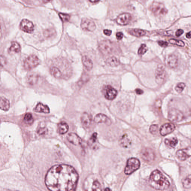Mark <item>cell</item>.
<instances>
[{"label": "cell", "mask_w": 191, "mask_h": 191, "mask_svg": "<svg viewBox=\"0 0 191 191\" xmlns=\"http://www.w3.org/2000/svg\"><path fill=\"white\" fill-rule=\"evenodd\" d=\"M175 126L172 123H166L162 125L160 129V133L163 136L170 134L175 130Z\"/></svg>", "instance_id": "15"}, {"label": "cell", "mask_w": 191, "mask_h": 191, "mask_svg": "<svg viewBox=\"0 0 191 191\" xmlns=\"http://www.w3.org/2000/svg\"><path fill=\"white\" fill-rule=\"evenodd\" d=\"M47 131V129L44 127H40L38 128L37 130V133L39 134L42 135L45 134Z\"/></svg>", "instance_id": "41"}, {"label": "cell", "mask_w": 191, "mask_h": 191, "mask_svg": "<svg viewBox=\"0 0 191 191\" xmlns=\"http://www.w3.org/2000/svg\"><path fill=\"white\" fill-rule=\"evenodd\" d=\"M0 107L2 110L8 111L10 108V101L6 98L2 97L0 101Z\"/></svg>", "instance_id": "26"}, {"label": "cell", "mask_w": 191, "mask_h": 191, "mask_svg": "<svg viewBox=\"0 0 191 191\" xmlns=\"http://www.w3.org/2000/svg\"><path fill=\"white\" fill-rule=\"evenodd\" d=\"M94 121L96 123H104L108 125H111L112 123L108 116L102 113L97 115L94 118Z\"/></svg>", "instance_id": "16"}, {"label": "cell", "mask_w": 191, "mask_h": 191, "mask_svg": "<svg viewBox=\"0 0 191 191\" xmlns=\"http://www.w3.org/2000/svg\"><path fill=\"white\" fill-rule=\"evenodd\" d=\"M184 31L183 30L180 29L176 31V36L179 37L181 36L183 33Z\"/></svg>", "instance_id": "44"}, {"label": "cell", "mask_w": 191, "mask_h": 191, "mask_svg": "<svg viewBox=\"0 0 191 191\" xmlns=\"http://www.w3.org/2000/svg\"><path fill=\"white\" fill-rule=\"evenodd\" d=\"M67 138L69 142L75 145H80L82 142L80 137L74 133H69L67 136Z\"/></svg>", "instance_id": "17"}, {"label": "cell", "mask_w": 191, "mask_h": 191, "mask_svg": "<svg viewBox=\"0 0 191 191\" xmlns=\"http://www.w3.org/2000/svg\"><path fill=\"white\" fill-rule=\"evenodd\" d=\"M140 165V161L137 158H131L128 159L124 170L125 174H131L139 169Z\"/></svg>", "instance_id": "3"}, {"label": "cell", "mask_w": 191, "mask_h": 191, "mask_svg": "<svg viewBox=\"0 0 191 191\" xmlns=\"http://www.w3.org/2000/svg\"><path fill=\"white\" fill-rule=\"evenodd\" d=\"M105 190H106V191H107V190H110L109 189H108H108H105Z\"/></svg>", "instance_id": "50"}, {"label": "cell", "mask_w": 191, "mask_h": 191, "mask_svg": "<svg viewBox=\"0 0 191 191\" xmlns=\"http://www.w3.org/2000/svg\"><path fill=\"white\" fill-rule=\"evenodd\" d=\"M167 62L169 67L171 69H175L178 65V59L175 55H171L168 56Z\"/></svg>", "instance_id": "18"}, {"label": "cell", "mask_w": 191, "mask_h": 191, "mask_svg": "<svg viewBox=\"0 0 191 191\" xmlns=\"http://www.w3.org/2000/svg\"><path fill=\"white\" fill-rule=\"evenodd\" d=\"M81 26L85 31H93L96 28V26L93 21L87 18L82 19Z\"/></svg>", "instance_id": "11"}, {"label": "cell", "mask_w": 191, "mask_h": 191, "mask_svg": "<svg viewBox=\"0 0 191 191\" xmlns=\"http://www.w3.org/2000/svg\"><path fill=\"white\" fill-rule=\"evenodd\" d=\"M158 44L161 46L164 47V48L167 47L168 45V43L167 42L162 41V40H160V41H158Z\"/></svg>", "instance_id": "42"}, {"label": "cell", "mask_w": 191, "mask_h": 191, "mask_svg": "<svg viewBox=\"0 0 191 191\" xmlns=\"http://www.w3.org/2000/svg\"><path fill=\"white\" fill-rule=\"evenodd\" d=\"M97 139V134L96 133H94L92 135V136L91 137V139L90 140V145L91 144V143H95Z\"/></svg>", "instance_id": "40"}, {"label": "cell", "mask_w": 191, "mask_h": 191, "mask_svg": "<svg viewBox=\"0 0 191 191\" xmlns=\"http://www.w3.org/2000/svg\"><path fill=\"white\" fill-rule=\"evenodd\" d=\"M43 2L44 3H47L48 2H49L50 1H51V0H42Z\"/></svg>", "instance_id": "49"}, {"label": "cell", "mask_w": 191, "mask_h": 191, "mask_svg": "<svg viewBox=\"0 0 191 191\" xmlns=\"http://www.w3.org/2000/svg\"><path fill=\"white\" fill-rule=\"evenodd\" d=\"M35 111L39 113H49L50 109L48 106L44 105L42 103H39L35 108Z\"/></svg>", "instance_id": "21"}, {"label": "cell", "mask_w": 191, "mask_h": 191, "mask_svg": "<svg viewBox=\"0 0 191 191\" xmlns=\"http://www.w3.org/2000/svg\"><path fill=\"white\" fill-rule=\"evenodd\" d=\"M165 143L168 147L174 148L177 145L178 141L176 137H172L170 138H167L165 140Z\"/></svg>", "instance_id": "27"}, {"label": "cell", "mask_w": 191, "mask_h": 191, "mask_svg": "<svg viewBox=\"0 0 191 191\" xmlns=\"http://www.w3.org/2000/svg\"><path fill=\"white\" fill-rule=\"evenodd\" d=\"M106 62L107 65L111 67H116L118 66L120 64L118 59L114 56L108 57L106 60Z\"/></svg>", "instance_id": "23"}, {"label": "cell", "mask_w": 191, "mask_h": 191, "mask_svg": "<svg viewBox=\"0 0 191 191\" xmlns=\"http://www.w3.org/2000/svg\"><path fill=\"white\" fill-rule=\"evenodd\" d=\"M20 28L22 31L27 33H32L34 30L33 23L28 19H24L21 22Z\"/></svg>", "instance_id": "12"}, {"label": "cell", "mask_w": 191, "mask_h": 191, "mask_svg": "<svg viewBox=\"0 0 191 191\" xmlns=\"http://www.w3.org/2000/svg\"><path fill=\"white\" fill-rule=\"evenodd\" d=\"M176 156L179 160L184 161L191 156V147L178 150L176 153Z\"/></svg>", "instance_id": "13"}, {"label": "cell", "mask_w": 191, "mask_h": 191, "mask_svg": "<svg viewBox=\"0 0 191 191\" xmlns=\"http://www.w3.org/2000/svg\"><path fill=\"white\" fill-rule=\"evenodd\" d=\"M166 78V72L163 65H158L155 72L156 80L159 84L164 83Z\"/></svg>", "instance_id": "6"}, {"label": "cell", "mask_w": 191, "mask_h": 191, "mask_svg": "<svg viewBox=\"0 0 191 191\" xmlns=\"http://www.w3.org/2000/svg\"><path fill=\"white\" fill-rule=\"evenodd\" d=\"M89 1L92 3H96L99 2L100 0H89Z\"/></svg>", "instance_id": "48"}, {"label": "cell", "mask_w": 191, "mask_h": 191, "mask_svg": "<svg viewBox=\"0 0 191 191\" xmlns=\"http://www.w3.org/2000/svg\"><path fill=\"white\" fill-rule=\"evenodd\" d=\"M135 91L136 93L138 95H142V94L143 93V91H142V89H136L135 90Z\"/></svg>", "instance_id": "46"}, {"label": "cell", "mask_w": 191, "mask_h": 191, "mask_svg": "<svg viewBox=\"0 0 191 191\" xmlns=\"http://www.w3.org/2000/svg\"><path fill=\"white\" fill-rule=\"evenodd\" d=\"M148 51V48L146 44H143L141 45L138 49V54L140 55H143L146 53V52Z\"/></svg>", "instance_id": "34"}, {"label": "cell", "mask_w": 191, "mask_h": 191, "mask_svg": "<svg viewBox=\"0 0 191 191\" xmlns=\"http://www.w3.org/2000/svg\"><path fill=\"white\" fill-rule=\"evenodd\" d=\"M104 97L108 100H112L115 99L117 95V91L112 86L107 85L103 89Z\"/></svg>", "instance_id": "10"}, {"label": "cell", "mask_w": 191, "mask_h": 191, "mask_svg": "<svg viewBox=\"0 0 191 191\" xmlns=\"http://www.w3.org/2000/svg\"><path fill=\"white\" fill-rule=\"evenodd\" d=\"M21 47L20 45L16 42H12L11 46L9 48L10 52L18 53L20 51Z\"/></svg>", "instance_id": "30"}, {"label": "cell", "mask_w": 191, "mask_h": 191, "mask_svg": "<svg viewBox=\"0 0 191 191\" xmlns=\"http://www.w3.org/2000/svg\"><path fill=\"white\" fill-rule=\"evenodd\" d=\"M150 10L154 15L156 16H164L168 12L164 5L160 3H153L150 6Z\"/></svg>", "instance_id": "5"}, {"label": "cell", "mask_w": 191, "mask_h": 191, "mask_svg": "<svg viewBox=\"0 0 191 191\" xmlns=\"http://www.w3.org/2000/svg\"><path fill=\"white\" fill-rule=\"evenodd\" d=\"M113 48L112 43L109 40H103L99 44V49L103 54L107 55L112 53Z\"/></svg>", "instance_id": "8"}, {"label": "cell", "mask_w": 191, "mask_h": 191, "mask_svg": "<svg viewBox=\"0 0 191 191\" xmlns=\"http://www.w3.org/2000/svg\"><path fill=\"white\" fill-rule=\"evenodd\" d=\"M185 87V84L184 83H179L175 87V90L179 93H181Z\"/></svg>", "instance_id": "35"}, {"label": "cell", "mask_w": 191, "mask_h": 191, "mask_svg": "<svg viewBox=\"0 0 191 191\" xmlns=\"http://www.w3.org/2000/svg\"><path fill=\"white\" fill-rule=\"evenodd\" d=\"M92 190L101 191L102 190L101 186L100 183L98 181H95L93 184Z\"/></svg>", "instance_id": "36"}, {"label": "cell", "mask_w": 191, "mask_h": 191, "mask_svg": "<svg viewBox=\"0 0 191 191\" xmlns=\"http://www.w3.org/2000/svg\"><path fill=\"white\" fill-rule=\"evenodd\" d=\"M183 186L185 189L191 188V175H189L182 181Z\"/></svg>", "instance_id": "31"}, {"label": "cell", "mask_w": 191, "mask_h": 191, "mask_svg": "<svg viewBox=\"0 0 191 191\" xmlns=\"http://www.w3.org/2000/svg\"><path fill=\"white\" fill-rule=\"evenodd\" d=\"M116 37L118 40H121L123 37V34L122 32H118L116 34Z\"/></svg>", "instance_id": "43"}, {"label": "cell", "mask_w": 191, "mask_h": 191, "mask_svg": "<svg viewBox=\"0 0 191 191\" xmlns=\"http://www.w3.org/2000/svg\"><path fill=\"white\" fill-rule=\"evenodd\" d=\"M40 63L38 57L35 55H31L25 61L24 67L26 70H31L37 67Z\"/></svg>", "instance_id": "4"}, {"label": "cell", "mask_w": 191, "mask_h": 191, "mask_svg": "<svg viewBox=\"0 0 191 191\" xmlns=\"http://www.w3.org/2000/svg\"><path fill=\"white\" fill-rule=\"evenodd\" d=\"M54 33L55 31L54 30L50 29L46 30L44 33V35L46 37H49L54 35Z\"/></svg>", "instance_id": "39"}, {"label": "cell", "mask_w": 191, "mask_h": 191, "mask_svg": "<svg viewBox=\"0 0 191 191\" xmlns=\"http://www.w3.org/2000/svg\"><path fill=\"white\" fill-rule=\"evenodd\" d=\"M103 33H104V35H106V36H111V34H112V31L110 30L107 29L104 30H103Z\"/></svg>", "instance_id": "45"}, {"label": "cell", "mask_w": 191, "mask_h": 191, "mask_svg": "<svg viewBox=\"0 0 191 191\" xmlns=\"http://www.w3.org/2000/svg\"><path fill=\"white\" fill-rule=\"evenodd\" d=\"M141 156L144 160L151 162L154 160L155 156L152 149L149 148H145L141 152Z\"/></svg>", "instance_id": "9"}, {"label": "cell", "mask_w": 191, "mask_h": 191, "mask_svg": "<svg viewBox=\"0 0 191 191\" xmlns=\"http://www.w3.org/2000/svg\"><path fill=\"white\" fill-rule=\"evenodd\" d=\"M82 62L85 67L87 70H91L93 67V63L92 61L87 56H83L82 58Z\"/></svg>", "instance_id": "24"}, {"label": "cell", "mask_w": 191, "mask_h": 191, "mask_svg": "<svg viewBox=\"0 0 191 191\" xmlns=\"http://www.w3.org/2000/svg\"><path fill=\"white\" fill-rule=\"evenodd\" d=\"M158 126L157 125H152L150 126L149 131L150 133L153 134H156L158 133Z\"/></svg>", "instance_id": "38"}, {"label": "cell", "mask_w": 191, "mask_h": 191, "mask_svg": "<svg viewBox=\"0 0 191 191\" xmlns=\"http://www.w3.org/2000/svg\"><path fill=\"white\" fill-rule=\"evenodd\" d=\"M78 175L75 169L67 165H57L50 169L45 178L46 185L50 190H75Z\"/></svg>", "instance_id": "1"}, {"label": "cell", "mask_w": 191, "mask_h": 191, "mask_svg": "<svg viewBox=\"0 0 191 191\" xmlns=\"http://www.w3.org/2000/svg\"><path fill=\"white\" fill-rule=\"evenodd\" d=\"M50 71L52 75L56 78H61L63 77L62 72L57 66H54L51 67Z\"/></svg>", "instance_id": "22"}, {"label": "cell", "mask_w": 191, "mask_h": 191, "mask_svg": "<svg viewBox=\"0 0 191 191\" xmlns=\"http://www.w3.org/2000/svg\"><path fill=\"white\" fill-rule=\"evenodd\" d=\"M186 37L187 38H191V31H190L188 33L186 34Z\"/></svg>", "instance_id": "47"}, {"label": "cell", "mask_w": 191, "mask_h": 191, "mask_svg": "<svg viewBox=\"0 0 191 191\" xmlns=\"http://www.w3.org/2000/svg\"><path fill=\"white\" fill-rule=\"evenodd\" d=\"M119 143L122 147L127 148L130 146L131 142L127 135L125 134L121 137L119 140Z\"/></svg>", "instance_id": "20"}, {"label": "cell", "mask_w": 191, "mask_h": 191, "mask_svg": "<svg viewBox=\"0 0 191 191\" xmlns=\"http://www.w3.org/2000/svg\"><path fill=\"white\" fill-rule=\"evenodd\" d=\"M131 17L130 14L127 13H123L120 14L116 19L118 24L121 26H125L128 24L131 19Z\"/></svg>", "instance_id": "14"}, {"label": "cell", "mask_w": 191, "mask_h": 191, "mask_svg": "<svg viewBox=\"0 0 191 191\" xmlns=\"http://www.w3.org/2000/svg\"><path fill=\"white\" fill-rule=\"evenodd\" d=\"M81 121L84 126L88 127L91 125L92 118L89 113L84 112L81 116Z\"/></svg>", "instance_id": "19"}, {"label": "cell", "mask_w": 191, "mask_h": 191, "mask_svg": "<svg viewBox=\"0 0 191 191\" xmlns=\"http://www.w3.org/2000/svg\"><path fill=\"white\" fill-rule=\"evenodd\" d=\"M169 42L171 44H175V45L178 46H179L183 47L185 45L184 42L181 40L171 39L169 40Z\"/></svg>", "instance_id": "33"}, {"label": "cell", "mask_w": 191, "mask_h": 191, "mask_svg": "<svg viewBox=\"0 0 191 191\" xmlns=\"http://www.w3.org/2000/svg\"><path fill=\"white\" fill-rule=\"evenodd\" d=\"M59 15L61 20L64 22H68L70 20V17L68 14L61 13L59 14Z\"/></svg>", "instance_id": "37"}, {"label": "cell", "mask_w": 191, "mask_h": 191, "mask_svg": "<svg viewBox=\"0 0 191 191\" xmlns=\"http://www.w3.org/2000/svg\"><path fill=\"white\" fill-rule=\"evenodd\" d=\"M25 123L27 124H31L33 122V119L32 114L30 113H26L24 118Z\"/></svg>", "instance_id": "32"}, {"label": "cell", "mask_w": 191, "mask_h": 191, "mask_svg": "<svg viewBox=\"0 0 191 191\" xmlns=\"http://www.w3.org/2000/svg\"><path fill=\"white\" fill-rule=\"evenodd\" d=\"M58 131L60 134H63L67 133L69 129V125L66 123L62 122L58 125Z\"/></svg>", "instance_id": "28"}, {"label": "cell", "mask_w": 191, "mask_h": 191, "mask_svg": "<svg viewBox=\"0 0 191 191\" xmlns=\"http://www.w3.org/2000/svg\"><path fill=\"white\" fill-rule=\"evenodd\" d=\"M38 78V75L36 73H30L27 76V82L31 85H33L37 83Z\"/></svg>", "instance_id": "25"}, {"label": "cell", "mask_w": 191, "mask_h": 191, "mask_svg": "<svg viewBox=\"0 0 191 191\" xmlns=\"http://www.w3.org/2000/svg\"><path fill=\"white\" fill-rule=\"evenodd\" d=\"M149 184L152 188L157 190H165L170 186L168 179L158 170L153 171L150 175Z\"/></svg>", "instance_id": "2"}, {"label": "cell", "mask_w": 191, "mask_h": 191, "mask_svg": "<svg viewBox=\"0 0 191 191\" xmlns=\"http://www.w3.org/2000/svg\"><path fill=\"white\" fill-rule=\"evenodd\" d=\"M183 118V114L179 110L173 109L169 112L168 118L171 122H178L182 121Z\"/></svg>", "instance_id": "7"}, {"label": "cell", "mask_w": 191, "mask_h": 191, "mask_svg": "<svg viewBox=\"0 0 191 191\" xmlns=\"http://www.w3.org/2000/svg\"><path fill=\"white\" fill-rule=\"evenodd\" d=\"M129 33L133 36L137 37L143 36L146 34V31L140 29H133L131 30Z\"/></svg>", "instance_id": "29"}]
</instances>
